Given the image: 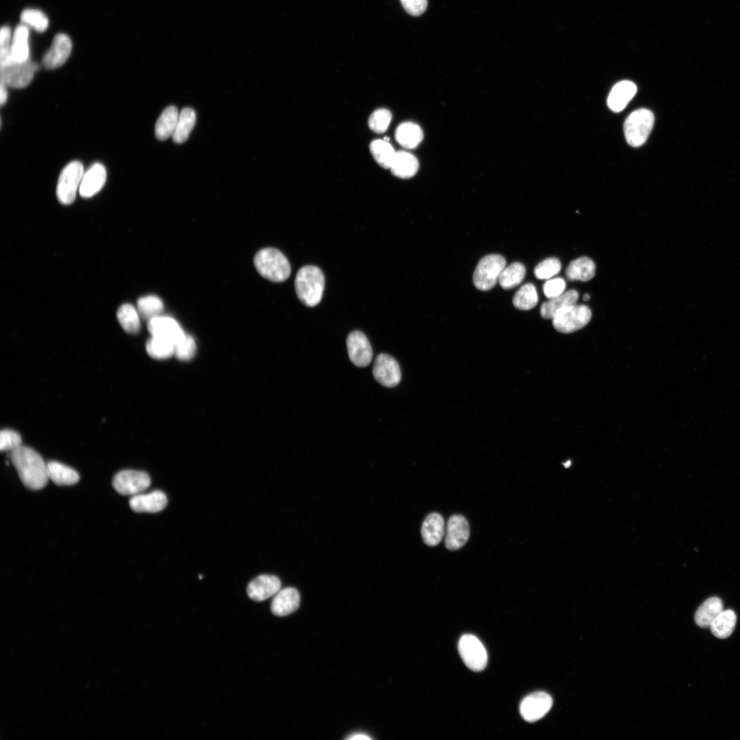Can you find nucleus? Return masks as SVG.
<instances>
[{
  "label": "nucleus",
  "instance_id": "3c124183",
  "mask_svg": "<svg viewBox=\"0 0 740 740\" xmlns=\"http://www.w3.org/2000/svg\"><path fill=\"white\" fill-rule=\"evenodd\" d=\"M199 579H202V578H203V576H202V575H200V574H199Z\"/></svg>",
  "mask_w": 740,
  "mask_h": 740
},
{
  "label": "nucleus",
  "instance_id": "a18cd8bd",
  "mask_svg": "<svg viewBox=\"0 0 740 740\" xmlns=\"http://www.w3.org/2000/svg\"><path fill=\"white\" fill-rule=\"evenodd\" d=\"M565 287V281L562 278H556L547 280L543 290L545 295L548 299H551L563 293Z\"/></svg>",
  "mask_w": 740,
  "mask_h": 740
},
{
  "label": "nucleus",
  "instance_id": "5701e85b",
  "mask_svg": "<svg viewBox=\"0 0 740 740\" xmlns=\"http://www.w3.org/2000/svg\"><path fill=\"white\" fill-rule=\"evenodd\" d=\"M29 29L27 25L21 23L15 28L12 39L10 62H23L29 60Z\"/></svg>",
  "mask_w": 740,
  "mask_h": 740
},
{
  "label": "nucleus",
  "instance_id": "4468645a",
  "mask_svg": "<svg viewBox=\"0 0 740 740\" xmlns=\"http://www.w3.org/2000/svg\"><path fill=\"white\" fill-rule=\"evenodd\" d=\"M71 50L72 42L70 38L65 34H58L42 58V66L47 69L61 66L69 58Z\"/></svg>",
  "mask_w": 740,
  "mask_h": 740
},
{
  "label": "nucleus",
  "instance_id": "de8ad7c7",
  "mask_svg": "<svg viewBox=\"0 0 740 740\" xmlns=\"http://www.w3.org/2000/svg\"><path fill=\"white\" fill-rule=\"evenodd\" d=\"M8 99L7 86L1 82L0 85V103L3 106Z\"/></svg>",
  "mask_w": 740,
  "mask_h": 740
},
{
  "label": "nucleus",
  "instance_id": "0eeeda50",
  "mask_svg": "<svg viewBox=\"0 0 740 740\" xmlns=\"http://www.w3.org/2000/svg\"><path fill=\"white\" fill-rule=\"evenodd\" d=\"M591 311L585 305H572L558 311L552 319L554 328L561 333H571L588 324Z\"/></svg>",
  "mask_w": 740,
  "mask_h": 740
},
{
  "label": "nucleus",
  "instance_id": "e433bc0d",
  "mask_svg": "<svg viewBox=\"0 0 740 740\" xmlns=\"http://www.w3.org/2000/svg\"><path fill=\"white\" fill-rule=\"evenodd\" d=\"M147 354L156 359H165L174 354V345L165 338L151 336L146 343Z\"/></svg>",
  "mask_w": 740,
  "mask_h": 740
},
{
  "label": "nucleus",
  "instance_id": "c9c22d12",
  "mask_svg": "<svg viewBox=\"0 0 740 740\" xmlns=\"http://www.w3.org/2000/svg\"><path fill=\"white\" fill-rule=\"evenodd\" d=\"M538 302V294L535 286L532 283L523 285L515 294L513 303L519 310H528L533 308Z\"/></svg>",
  "mask_w": 740,
  "mask_h": 740
},
{
  "label": "nucleus",
  "instance_id": "37998d69",
  "mask_svg": "<svg viewBox=\"0 0 740 740\" xmlns=\"http://www.w3.org/2000/svg\"><path fill=\"white\" fill-rule=\"evenodd\" d=\"M12 39L10 28L7 25L2 26L0 31V66L7 64L11 61Z\"/></svg>",
  "mask_w": 740,
  "mask_h": 740
},
{
  "label": "nucleus",
  "instance_id": "c03bdc74",
  "mask_svg": "<svg viewBox=\"0 0 740 740\" xmlns=\"http://www.w3.org/2000/svg\"><path fill=\"white\" fill-rule=\"evenodd\" d=\"M21 438L19 434L12 430H3L0 432V449L1 451H10L11 452L22 445Z\"/></svg>",
  "mask_w": 740,
  "mask_h": 740
},
{
  "label": "nucleus",
  "instance_id": "aec40b11",
  "mask_svg": "<svg viewBox=\"0 0 740 740\" xmlns=\"http://www.w3.org/2000/svg\"><path fill=\"white\" fill-rule=\"evenodd\" d=\"M300 595L293 587L280 590L271 602V610L276 616L283 617L295 611L299 607Z\"/></svg>",
  "mask_w": 740,
  "mask_h": 740
},
{
  "label": "nucleus",
  "instance_id": "09e8293b",
  "mask_svg": "<svg viewBox=\"0 0 740 740\" xmlns=\"http://www.w3.org/2000/svg\"><path fill=\"white\" fill-rule=\"evenodd\" d=\"M347 739H350V740L351 739L352 740H358V739H360V740H362V739H367V740H369V739H371V738L369 736H368V735H367L365 734H363V733H355V734H353V735H350Z\"/></svg>",
  "mask_w": 740,
  "mask_h": 740
},
{
  "label": "nucleus",
  "instance_id": "f257e3e1",
  "mask_svg": "<svg viewBox=\"0 0 740 740\" xmlns=\"http://www.w3.org/2000/svg\"><path fill=\"white\" fill-rule=\"evenodd\" d=\"M11 460L23 484L32 490L45 486L49 478L47 463L34 449L21 445L11 452Z\"/></svg>",
  "mask_w": 740,
  "mask_h": 740
},
{
  "label": "nucleus",
  "instance_id": "9b49d317",
  "mask_svg": "<svg viewBox=\"0 0 740 740\" xmlns=\"http://www.w3.org/2000/svg\"><path fill=\"white\" fill-rule=\"evenodd\" d=\"M552 704V698L548 693L543 691L534 692L525 697L521 701L520 714L526 722H534L549 712Z\"/></svg>",
  "mask_w": 740,
  "mask_h": 740
},
{
  "label": "nucleus",
  "instance_id": "393cba45",
  "mask_svg": "<svg viewBox=\"0 0 740 740\" xmlns=\"http://www.w3.org/2000/svg\"><path fill=\"white\" fill-rule=\"evenodd\" d=\"M578 299V293L576 290L564 292L544 302L540 309L541 315L546 319H552L563 308L576 304Z\"/></svg>",
  "mask_w": 740,
  "mask_h": 740
},
{
  "label": "nucleus",
  "instance_id": "20e7f679",
  "mask_svg": "<svg viewBox=\"0 0 740 740\" xmlns=\"http://www.w3.org/2000/svg\"><path fill=\"white\" fill-rule=\"evenodd\" d=\"M654 123V116L648 109L633 111L624 122V130L627 143L632 147H638L648 139Z\"/></svg>",
  "mask_w": 740,
  "mask_h": 740
},
{
  "label": "nucleus",
  "instance_id": "bb28decb",
  "mask_svg": "<svg viewBox=\"0 0 740 740\" xmlns=\"http://www.w3.org/2000/svg\"><path fill=\"white\" fill-rule=\"evenodd\" d=\"M395 136L402 147L414 149L422 141L423 134L421 128L417 124L408 121L401 123L397 127Z\"/></svg>",
  "mask_w": 740,
  "mask_h": 740
},
{
  "label": "nucleus",
  "instance_id": "473e14b6",
  "mask_svg": "<svg viewBox=\"0 0 740 740\" xmlns=\"http://www.w3.org/2000/svg\"><path fill=\"white\" fill-rule=\"evenodd\" d=\"M116 317L125 332L135 334L140 330V314L134 306L130 304L121 305L116 312Z\"/></svg>",
  "mask_w": 740,
  "mask_h": 740
},
{
  "label": "nucleus",
  "instance_id": "72a5a7b5",
  "mask_svg": "<svg viewBox=\"0 0 740 740\" xmlns=\"http://www.w3.org/2000/svg\"><path fill=\"white\" fill-rule=\"evenodd\" d=\"M369 149L380 166L384 169H390L396 151L388 141L384 139L374 140L371 143Z\"/></svg>",
  "mask_w": 740,
  "mask_h": 740
},
{
  "label": "nucleus",
  "instance_id": "1a4fd4ad",
  "mask_svg": "<svg viewBox=\"0 0 740 740\" xmlns=\"http://www.w3.org/2000/svg\"><path fill=\"white\" fill-rule=\"evenodd\" d=\"M39 66L29 60L23 62H11L1 66V82L14 88L29 84Z\"/></svg>",
  "mask_w": 740,
  "mask_h": 740
},
{
  "label": "nucleus",
  "instance_id": "b1692460",
  "mask_svg": "<svg viewBox=\"0 0 740 740\" xmlns=\"http://www.w3.org/2000/svg\"><path fill=\"white\" fill-rule=\"evenodd\" d=\"M419 169V162L412 153L405 151H396L389 169L392 174L402 179L413 177Z\"/></svg>",
  "mask_w": 740,
  "mask_h": 740
},
{
  "label": "nucleus",
  "instance_id": "4c0bfd02",
  "mask_svg": "<svg viewBox=\"0 0 740 740\" xmlns=\"http://www.w3.org/2000/svg\"><path fill=\"white\" fill-rule=\"evenodd\" d=\"M163 308L162 301L155 295L142 297L137 301V310L139 314L148 321L160 315Z\"/></svg>",
  "mask_w": 740,
  "mask_h": 740
},
{
  "label": "nucleus",
  "instance_id": "7ed1b4c3",
  "mask_svg": "<svg viewBox=\"0 0 740 740\" xmlns=\"http://www.w3.org/2000/svg\"><path fill=\"white\" fill-rule=\"evenodd\" d=\"M254 264L263 278L274 282H284L291 274L288 259L275 248H264L258 251L254 256Z\"/></svg>",
  "mask_w": 740,
  "mask_h": 740
},
{
  "label": "nucleus",
  "instance_id": "8fccbe9b",
  "mask_svg": "<svg viewBox=\"0 0 740 740\" xmlns=\"http://www.w3.org/2000/svg\"><path fill=\"white\" fill-rule=\"evenodd\" d=\"M589 299H590V295L589 294L586 293V294H584L583 295V299L584 301H588V300H589Z\"/></svg>",
  "mask_w": 740,
  "mask_h": 740
},
{
  "label": "nucleus",
  "instance_id": "dca6fc26",
  "mask_svg": "<svg viewBox=\"0 0 740 740\" xmlns=\"http://www.w3.org/2000/svg\"><path fill=\"white\" fill-rule=\"evenodd\" d=\"M147 328L151 336L165 338L174 345L185 335L179 323L168 316L158 315L149 319Z\"/></svg>",
  "mask_w": 740,
  "mask_h": 740
},
{
  "label": "nucleus",
  "instance_id": "39448f33",
  "mask_svg": "<svg viewBox=\"0 0 740 740\" xmlns=\"http://www.w3.org/2000/svg\"><path fill=\"white\" fill-rule=\"evenodd\" d=\"M506 260L500 254L487 255L479 261L473 275L474 286L486 291L495 286L505 268Z\"/></svg>",
  "mask_w": 740,
  "mask_h": 740
},
{
  "label": "nucleus",
  "instance_id": "79ce46f5",
  "mask_svg": "<svg viewBox=\"0 0 740 740\" xmlns=\"http://www.w3.org/2000/svg\"><path fill=\"white\" fill-rule=\"evenodd\" d=\"M196 344L192 336L186 334L174 345V354L180 360H189L195 355Z\"/></svg>",
  "mask_w": 740,
  "mask_h": 740
},
{
  "label": "nucleus",
  "instance_id": "ddd939ff",
  "mask_svg": "<svg viewBox=\"0 0 740 740\" xmlns=\"http://www.w3.org/2000/svg\"><path fill=\"white\" fill-rule=\"evenodd\" d=\"M347 347L349 359L356 366L365 367L370 364L372 348L363 332L359 330L352 332L347 338Z\"/></svg>",
  "mask_w": 740,
  "mask_h": 740
},
{
  "label": "nucleus",
  "instance_id": "7c9ffc66",
  "mask_svg": "<svg viewBox=\"0 0 740 740\" xmlns=\"http://www.w3.org/2000/svg\"><path fill=\"white\" fill-rule=\"evenodd\" d=\"M196 122V113L190 108H183L179 114L175 130L172 136L175 143H184L188 138Z\"/></svg>",
  "mask_w": 740,
  "mask_h": 740
},
{
  "label": "nucleus",
  "instance_id": "6e6552de",
  "mask_svg": "<svg viewBox=\"0 0 740 740\" xmlns=\"http://www.w3.org/2000/svg\"><path fill=\"white\" fill-rule=\"evenodd\" d=\"M458 649L462 660L471 670L480 671L486 667L487 653L476 636L470 634L463 635L458 641Z\"/></svg>",
  "mask_w": 740,
  "mask_h": 740
},
{
  "label": "nucleus",
  "instance_id": "f8f14e48",
  "mask_svg": "<svg viewBox=\"0 0 740 740\" xmlns=\"http://www.w3.org/2000/svg\"><path fill=\"white\" fill-rule=\"evenodd\" d=\"M373 375L385 387H394L401 380V371L397 362L386 354H380L376 357Z\"/></svg>",
  "mask_w": 740,
  "mask_h": 740
},
{
  "label": "nucleus",
  "instance_id": "49530a36",
  "mask_svg": "<svg viewBox=\"0 0 740 740\" xmlns=\"http://www.w3.org/2000/svg\"><path fill=\"white\" fill-rule=\"evenodd\" d=\"M404 10L415 16L421 15L426 10L428 0H400Z\"/></svg>",
  "mask_w": 740,
  "mask_h": 740
},
{
  "label": "nucleus",
  "instance_id": "f03ea898",
  "mask_svg": "<svg viewBox=\"0 0 740 740\" xmlns=\"http://www.w3.org/2000/svg\"><path fill=\"white\" fill-rule=\"evenodd\" d=\"M325 278L321 270L313 265L301 267L295 280V287L299 300L306 306L313 307L321 300Z\"/></svg>",
  "mask_w": 740,
  "mask_h": 740
},
{
  "label": "nucleus",
  "instance_id": "9d476101",
  "mask_svg": "<svg viewBox=\"0 0 740 740\" xmlns=\"http://www.w3.org/2000/svg\"><path fill=\"white\" fill-rule=\"evenodd\" d=\"M151 484L149 475L141 471L123 470L113 478L114 489L121 495H135L146 490Z\"/></svg>",
  "mask_w": 740,
  "mask_h": 740
},
{
  "label": "nucleus",
  "instance_id": "a19ab883",
  "mask_svg": "<svg viewBox=\"0 0 740 740\" xmlns=\"http://www.w3.org/2000/svg\"><path fill=\"white\" fill-rule=\"evenodd\" d=\"M560 269L561 264L558 258H548L536 266L534 273L539 280H549L558 274Z\"/></svg>",
  "mask_w": 740,
  "mask_h": 740
},
{
  "label": "nucleus",
  "instance_id": "2eb2a0df",
  "mask_svg": "<svg viewBox=\"0 0 740 740\" xmlns=\"http://www.w3.org/2000/svg\"><path fill=\"white\" fill-rule=\"evenodd\" d=\"M469 533V525L466 518L460 515H453L446 526L445 547L449 550L461 548L467 542Z\"/></svg>",
  "mask_w": 740,
  "mask_h": 740
},
{
  "label": "nucleus",
  "instance_id": "ea45409f",
  "mask_svg": "<svg viewBox=\"0 0 740 740\" xmlns=\"http://www.w3.org/2000/svg\"><path fill=\"white\" fill-rule=\"evenodd\" d=\"M391 119L392 114L388 110L377 109L370 115L368 125L373 132L382 134L388 129Z\"/></svg>",
  "mask_w": 740,
  "mask_h": 740
},
{
  "label": "nucleus",
  "instance_id": "c756f323",
  "mask_svg": "<svg viewBox=\"0 0 740 740\" xmlns=\"http://www.w3.org/2000/svg\"><path fill=\"white\" fill-rule=\"evenodd\" d=\"M595 265L588 257H581L571 261L566 269V276L569 280L588 281L595 275Z\"/></svg>",
  "mask_w": 740,
  "mask_h": 740
},
{
  "label": "nucleus",
  "instance_id": "4be33fe9",
  "mask_svg": "<svg viewBox=\"0 0 740 740\" xmlns=\"http://www.w3.org/2000/svg\"><path fill=\"white\" fill-rule=\"evenodd\" d=\"M445 521L437 513H432L425 518L421 530L423 542L428 546H436L442 541L445 534Z\"/></svg>",
  "mask_w": 740,
  "mask_h": 740
},
{
  "label": "nucleus",
  "instance_id": "2f4dec72",
  "mask_svg": "<svg viewBox=\"0 0 740 740\" xmlns=\"http://www.w3.org/2000/svg\"><path fill=\"white\" fill-rule=\"evenodd\" d=\"M736 621L737 616L733 610H723L711 623V632L719 639L728 638L735 630Z\"/></svg>",
  "mask_w": 740,
  "mask_h": 740
},
{
  "label": "nucleus",
  "instance_id": "6ab92c4d",
  "mask_svg": "<svg viewBox=\"0 0 740 740\" xmlns=\"http://www.w3.org/2000/svg\"><path fill=\"white\" fill-rule=\"evenodd\" d=\"M166 505V495L158 490L146 494H136L130 500L131 508L137 513H157L163 510Z\"/></svg>",
  "mask_w": 740,
  "mask_h": 740
},
{
  "label": "nucleus",
  "instance_id": "423d86ee",
  "mask_svg": "<svg viewBox=\"0 0 740 740\" xmlns=\"http://www.w3.org/2000/svg\"><path fill=\"white\" fill-rule=\"evenodd\" d=\"M83 164L77 160L69 163L61 171L57 184L56 195L65 205L72 204L84 175Z\"/></svg>",
  "mask_w": 740,
  "mask_h": 740
},
{
  "label": "nucleus",
  "instance_id": "a211bd4d",
  "mask_svg": "<svg viewBox=\"0 0 740 740\" xmlns=\"http://www.w3.org/2000/svg\"><path fill=\"white\" fill-rule=\"evenodd\" d=\"M106 177L105 166L98 162L93 164L84 173L79 189V195L84 198L95 195L105 184Z\"/></svg>",
  "mask_w": 740,
  "mask_h": 740
},
{
  "label": "nucleus",
  "instance_id": "cd10ccee",
  "mask_svg": "<svg viewBox=\"0 0 740 740\" xmlns=\"http://www.w3.org/2000/svg\"><path fill=\"white\" fill-rule=\"evenodd\" d=\"M723 604L717 597L705 600L695 614V621L701 628L710 627L713 620L723 611Z\"/></svg>",
  "mask_w": 740,
  "mask_h": 740
},
{
  "label": "nucleus",
  "instance_id": "58836bf2",
  "mask_svg": "<svg viewBox=\"0 0 740 740\" xmlns=\"http://www.w3.org/2000/svg\"><path fill=\"white\" fill-rule=\"evenodd\" d=\"M21 23L38 32H45L49 25L47 16L40 10L33 8L24 10L21 14Z\"/></svg>",
  "mask_w": 740,
  "mask_h": 740
},
{
  "label": "nucleus",
  "instance_id": "c85d7f7f",
  "mask_svg": "<svg viewBox=\"0 0 740 740\" xmlns=\"http://www.w3.org/2000/svg\"><path fill=\"white\" fill-rule=\"evenodd\" d=\"M49 478L58 486L73 485L79 480L73 469L57 461L47 463Z\"/></svg>",
  "mask_w": 740,
  "mask_h": 740
},
{
  "label": "nucleus",
  "instance_id": "a878e982",
  "mask_svg": "<svg viewBox=\"0 0 740 740\" xmlns=\"http://www.w3.org/2000/svg\"><path fill=\"white\" fill-rule=\"evenodd\" d=\"M179 114L177 108L174 106H168L163 110L155 125V134L158 140H165L173 136Z\"/></svg>",
  "mask_w": 740,
  "mask_h": 740
},
{
  "label": "nucleus",
  "instance_id": "f3484780",
  "mask_svg": "<svg viewBox=\"0 0 740 740\" xmlns=\"http://www.w3.org/2000/svg\"><path fill=\"white\" fill-rule=\"evenodd\" d=\"M281 587L280 579L273 575H260L251 580L247 588L250 599L262 602L277 593Z\"/></svg>",
  "mask_w": 740,
  "mask_h": 740
},
{
  "label": "nucleus",
  "instance_id": "f704fd0d",
  "mask_svg": "<svg viewBox=\"0 0 740 740\" xmlns=\"http://www.w3.org/2000/svg\"><path fill=\"white\" fill-rule=\"evenodd\" d=\"M526 275V268L522 263L513 262L505 267L500 278V285L504 289H511L519 285Z\"/></svg>",
  "mask_w": 740,
  "mask_h": 740
},
{
  "label": "nucleus",
  "instance_id": "412c9836",
  "mask_svg": "<svg viewBox=\"0 0 740 740\" xmlns=\"http://www.w3.org/2000/svg\"><path fill=\"white\" fill-rule=\"evenodd\" d=\"M637 90V86L632 82L624 80L617 83L608 95V108L615 112L623 110L635 95Z\"/></svg>",
  "mask_w": 740,
  "mask_h": 740
}]
</instances>
